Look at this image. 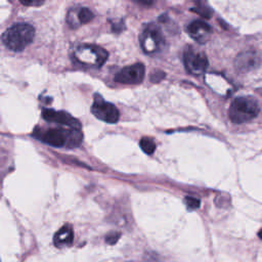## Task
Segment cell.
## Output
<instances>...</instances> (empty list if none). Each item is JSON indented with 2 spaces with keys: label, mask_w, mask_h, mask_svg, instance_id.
<instances>
[{
  "label": "cell",
  "mask_w": 262,
  "mask_h": 262,
  "mask_svg": "<svg viewBox=\"0 0 262 262\" xmlns=\"http://www.w3.org/2000/svg\"><path fill=\"white\" fill-rule=\"evenodd\" d=\"M34 136L40 141L55 147H76L83 139L81 129L77 128H41L34 131Z\"/></svg>",
  "instance_id": "6da1fadb"
},
{
  "label": "cell",
  "mask_w": 262,
  "mask_h": 262,
  "mask_svg": "<svg viewBox=\"0 0 262 262\" xmlns=\"http://www.w3.org/2000/svg\"><path fill=\"white\" fill-rule=\"evenodd\" d=\"M35 29L29 24H15L2 35L3 44L12 51H21L34 40Z\"/></svg>",
  "instance_id": "7a4b0ae2"
},
{
  "label": "cell",
  "mask_w": 262,
  "mask_h": 262,
  "mask_svg": "<svg viewBox=\"0 0 262 262\" xmlns=\"http://www.w3.org/2000/svg\"><path fill=\"white\" fill-rule=\"evenodd\" d=\"M259 113L257 100L251 96H238L230 104L228 115L234 124H242L255 119Z\"/></svg>",
  "instance_id": "3957f363"
},
{
  "label": "cell",
  "mask_w": 262,
  "mask_h": 262,
  "mask_svg": "<svg viewBox=\"0 0 262 262\" xmlns=\"http://www.w3.org/2000/svg\"><path fill=\"white\" fill-rule=\"evenodd\" d=\"M73 56L78 63L84 67L100 68L107 59L108 53L100 46L83 44L74 49Z\"/></svg>",
  "instance_id": "277c9868"
},
{
  "label": "cell",
  "mask_w": 262,
  "mask_h": 262,
  "mask_svg": "<svg viewBox=\"0 0 262 262\" xmlns=\"http://www.w3.org/2000/svg\"><path fill=\"white\" fill-rule=\"evenodd\" d=\"M139 42L142 50L146 54H155L160 52L165 45V39L160 28L155 24L146 25L140 36Z\"/></svg>",
  "instance_id": "5b68a950"
},
{
  "label": "cell",
  "mask_w": 262,
  "mask_h": 262,
  "mask_svg": "<svg viewBox=\"0 0 262 262\" xmlns=\"http://www.w3.org/2000/svg\"><path fill=\"white\" fill-rule=\"evenodd\" d=\"M183 62L186 71L194 76L205 73L209 64L206 54L202 51L195 50L191 46L185 48L183 53Z\"/></svg>",
  "instance_id": "8992f818"
},
{
  "label": "cell",
  "mask_w": 262,
  "mask_h": 262,
  "mask_svg": "<svg viewBox=\"0 0 262 262\" xmlns=\"http://www.w3.org/2000/svg\"><path fill=\"white\" fill-rule=\"evenodd\" d=\"M91 112L97 119L108 124L117 123L120 118V113L116 105L103 100L99 95H95Z\"/></svg>",
  "instance_id": "52a82bcc"
},
{
  "label": "cell",
  "mask_w": 262,
  "mask_h": 262,
  "mask_svg": "<svg viewBox=\"0 0 262 262\" xmlns=\"http://www.w3.org/2000/svg\"><path fill=\"white\" fill-rule=\"evenodd\" d=\"M145 74L143 63L137 62L120 70L115 76V81L122 84L136 85L142 82Z\"/></svg>",
  "instance_id": "ba28073f"
},
{
  "label": "cell",
  "mask_w": 262,
  "mask_h": 262,
  "mask_svg": "<svg viewBox=\"0 0 262 262\" xmlns=\"http://www.w3.org/2000/svg\"><path fill=\"white\" fill-rule=\"evenodd\" d=\"M42 117L45 121L49 123H55L59 125H63L71 128H77L81 129V124L77 119L72 117L69 113L62 112V111H54L50 108L43 110Z\"/></svg>",
  "instance_id": "9c48e42d"
},
{
  "label": "cell",
  "mask_w": 262,
  "mask_h": 262,
  "mask_svg": "<svg viewBox=\"0 0 262 262\" xmlns=\"http://www.w3.org/2000/svg\"><path fill=\"white\" fill-rule=\"evenodd\" d=\"M211 27L203 20H193L187 26L188 35L199 43H205L211 35Z\"/></svg>",
  "instance_id": "30bf717a"
},
{
  "label": "cell",
  "mask_w": 262,
  "mask_h": 262,
  "mask_svg": "<svg viewBox=\"0 0 262 262\" xmlns=\"http://www.w3.org/2000/svg\"><path fill=\"white\" fill-rule=\"evenodd\" d=\"M94 17L93 12L87 7L72 9L67 15V21L71 28H78L81 25L87 24Z\"/></svg>",
  "instance_id": "8fae6325"
},
{
  "label": "cell",
  "mask_w": 262,
  "mask_h": 262,
  "mask_svg": "<svg viewBox=\"0 0 262 262\" xmlns=\"http://www.w3.org/2000/svg\"><path fill=\"white\" fill-rule=\"evenodd\" d=\"M260 57L255 51H246L241 53L235 59V67L239 71H250L259 64Z\"/></svg>",
  "instance_id": "7c38bea8"
},
{
  "label": "cell",
  "mask_w": 262,
  "mask_h": 262,
  "mask_svg": "<svg viewBox=\"0 0 262 262\" xmlns=\"http://www.w3.org/2000/svg\"><path fill=\"white\" fill-rule=\"evenodd\" d=\"M74 238V232L70 225H63L60 227L53 236V244L57 248L68 247L72 244Z\"/></svg>",
  "instance_id": "4fadbf2b"
},
{
  "label": "cell",
  "mask_w": 262,
  "mask_h": 262,
  "mask_svg": "<svg viewBox=\"0 0 262 262\" xmlns=\"http://www.w3.org/2000/svg\"><path fill=\"white\" fill-rule=\"evenodd\" d=\"M139 144H140L141 149H142L145 154H147V155L154 154V151H155V149H156V143H155V141L152 140V138H150V137H142V138L140 139Z\"/></svg>",
  "instance_id": "5bb4252c"
},
{
  "label": "cell",
  "mask_w": 262,
  "mask_h": 262,
  "mask_svg": "<svg viewBox=\"0 0 262 262\" xmlns=\"http://www.w3.org/2000/svg\"><path fill=\"white\" fill-rule=\"evenodd\" d=\"M184 203L186 205V208L189 209V210L198 209L201 205V201L196 198H193V196H185Z\"/></svg>",
  "instance_id": "9a60e30c"
},
{
  "label": "cell",
  "mask_w": 262,
  "mask_h": 262,
  "mask_svg": "<svg viewBox=\"0 0 262 262\" xmlns=\"http://www.w3.org/2000/svg\"><path fill=\"white\" fill-rule=\"evenodd\" d=\"M19 1L25 6H40L45 2V0H19Z\"/></svg>",
  "instance_id": "2e32d148"
},
{
  "label": "cell",
  "mask_w": 262,
  "mask_h": 262,
  "mask_svg": "<svg viewBox=\"0 0 262 262\" xmlns=\"http://www.w3.org/2000/svg\"><path fill=\"white\" fill-rule=\"evenodd\" d=\"M119 237H120V233L113 232V233H111V234L105 236V242L107 244H110V245H114V244H116L118 242Z\"/></svg>",
  "instance_id": "e0dca14e"
},
{
  "label": "cell",
  "mask_w": 262,
  "mask_h": 262,
  "mask_svg": "<svg viewBox=\"0 0 262 262\" xmlns=\"http://www.w3.org/2000/svg\"><path fill=\"white\" fill-rule=\"evenodd\" d=\"M122 30H123V21L120 25H117V24L113 25V31L114 32H120Z\"/></svg>",
  "instance_id": "ac0fdd59"
},
{
  "label": "cell",
  "mask_w": 262,
  "mask_h": 262,
  "mask_svg": "<svg viewBox=\"0 0 262 262\" xmlns=\"http://www.w3.org/2000/svg\"><path fill=\"white\" fill-rule=\"evenodd\" d=\"M136 1H138V2H140L142 4H150L152 0H136Z\"/></svg>",
  "instance_id": "d6986e66"
},
{
  "label": "cell",
  "mask_w": 262,
  "mask_h": 262,
  "mask_svg": "<svg viewBox=\"0 0 262 262\" xmlns=\"http://www.w3.org/2000/svg\"><path fill=\"white\" fill-rule=\"evenodd\" d=\"M258 236H259V237L262 239V228H261V230L258 232Z\"/></svg>",
  "instance_id": "ffe728a7"
}]
</instances>
